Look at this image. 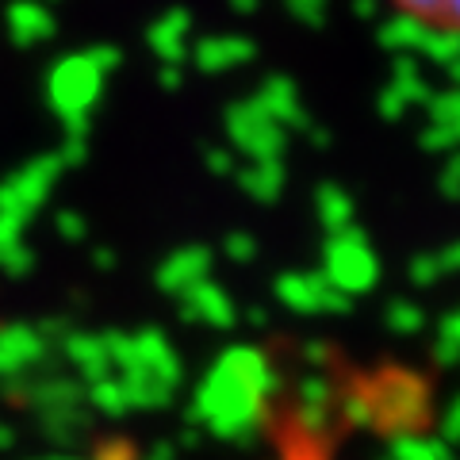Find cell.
<instances>
[{"mask_svg":"<svg viewBox=\"0 0 460 460\" xmlns=\"http://www.w3.org/2000/svg\"><path fill=\"white\" fill-rule=\"evenodd\" d=\"M392 4L411 23L429 27V31L460 35V0H392Z\"/></svg>","mask_w":460,"mask_h":460,"instance_id":"1","label":"cell"},{"mask_svg":"<svg viewBox=\"0 0 460 460\" xmlns=\"http://www.w3.org/2000/svg\"><path fill=\"white\" fill-rule=\"evenodd\" d=\"M8 23H12V35L20 42H39L54 31L50 12L42 8L39 0H16V4L8 8Z\"/></svg>","mask_w":460,"mask_h":460,"instance_id":"2","label":"cell"}]
</instances>
